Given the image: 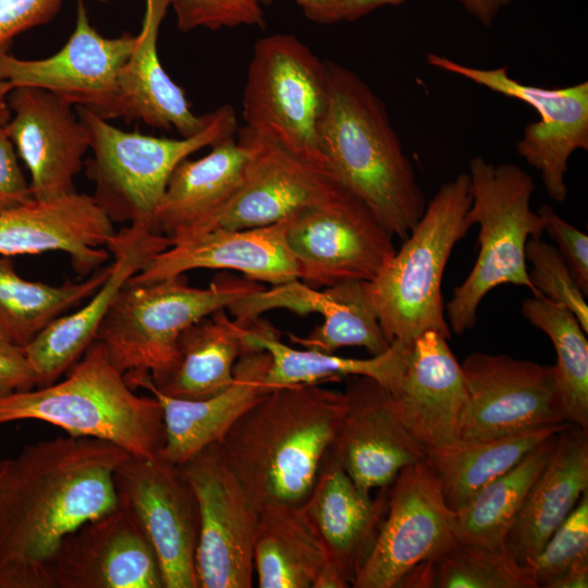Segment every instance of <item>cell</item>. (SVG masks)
<instances>
[{
  "instance_id": "obj_1",
  "label": "cell",
  "mask_w": 588,
  "mask_h": 588,
  "mask_svg": "<svg viewBox=\"0 0 588 588\" xmlns=\"http://www.w3.org/2000/svg\"><path fill=\"white\" fill-rule=\"evenodd\" d=\"M130 457L111 442L65 436L0 460V588H53L62 539L118 505L114 474Z\"/></svg>"
},
{
  "instance_id": "obj_2",
  "label": "cell",
  "mask_w": 588,
  "mask_h": 588,
  "mask_svg": "<svg viewBox=\"0 0 588 588\" xmlns=\"http://www.w3.org/2000/svg\"><path fill=\"white\" fill-rule=\"evenodd\" d=\"M344 392L319 384L270 389L219 442L222 455L259 510L304 504L345 413Z\"/></svg>"
},
{
  "instance_id": "obj_3",
  "label": "cell",
  "mask_w": 588,
  "mask_h": 588,
  "mask_svg": "<svg viewBox=\"0 0 588 588\" xmlns=\"http://www.w3.org/2000/svg\"><path fill=\"white\" fill-rule=\"evenodd\" d=\"M320 142L331 177L393 236L405 240L425 211V195L383 101L358 74L335 62H327Z\"/></svg>"
},
{
  "instance_id": "obj_4",
  "label": "cell",
  "mask_w": 588,
  "mask_h": 588,
  "mask_svg": "<svg viewBox=\"0 0 588 588\" xmlns=\"http://www.w3.org/2000/svg\"><path fill=\"white\" fill-rule=\"evenodd\" d=\"M69 370L62 381L0 399V427L40 420L71 437L111 442L132 457L160 455L166 442L160 403L134 392L99 340Z\"/></svg>"
},
{
  "instance_id": "obj_5",
  "label": "cell",
  "mask_w": 588,
  "mask_h": 588,
  "mask_svg": "<svg viewBox=\"0 0 588 588\" xmlns=\"http://www.w3.org/2000/svg\"><path fill=\"white\" fill-rule=\"evenodd\" d=\"M467 172L442 184L399 250L365 282L366 294L387 340L413 342L434 330L451 338L441 283L454 246L471 226Z\"/></svg>"
},
{
  "instance_id": "obj_6",
  "label": "cell",
  "mask_w": 588,
  "mask_h": 588,
  "mask_svg": "<svg viewBox=\"0 0 588 588\" xmlns=\"http://www.w3.org/2000/svg\"><path fill=\"white\" fill-rule=\"evenodd\" d=\"M467 174L471 196L467 219L479 226V249L471 271L445 306L451 332L458 335L474 328L481 301L500 285L525 286L539 297L529 280L525 250L529 238L544 233L530 206L534 179L519 166L494 164L477 156Z\"/></svg>"
},
{
  "instance_id": "obj_7",
  "label": "cell",
  "mask_w": 588,
  "mask_h": 588,
  "mask_svg": "<svg viewBox=\"0 0 588 588\" xmlns=\"http://www.w3.org/2000/svg\"><path fill=\"white\" fill-rule=\"evenodd\" d=\"M264 290L257 281L220 274L208 287H194L182 275L121 289L102 320L96 340L122 372H148L160 383L176 359L181 333L201 318L229 308Z\"/></svg>"
},
{
  "instance_id": "obj_8",
  "label": "cell",
  "mask_w": 588,
  "mask_h": 588,
  "mask_svg": "<svg viewBox=\"0 0 588 588\" xmlns=\"http://www.w3.org/2000/svg\"><path fill=\"white\" fill-rule=\"evenodd\" d=\"M76 113L93 151L85 162L86 175L95 184L93 197L112 221L155 231L157 209L176 166L237 128L235 111L229 105L212 111L200 132L181 138L124 132L82 107H76Z\"/></svg>"
},
{
  "instance_id": "obj_9",
  "label": "cell",
  "mask_w": 588,
  "mask_h": 588,
  "mask_svg": "<svg viewBox=\"0 0 588 588\" xmlns=\"http://www.w3.org/2000/svg\"><path fill=\"white\" fill-rule=\"evenodd\" d=\"M326 105L327 62L292 34L256 41L242 100L245 128L330 175L320 142Z\"/></svg>"
},
{
  "instance_id": "obj_10",
  "label": "cell",
  "mask_w": 588,
  "mask_h": 588,
  "mask_svg": "<svg viewBox=\"0 0 588 588\" xmlns=\"http://www.w3.org/2000/svg\"><path fill=\"white\" fill-rule=\"evenodd\" d=\"M298 280L313 289L373 280L395 253L393 235L342 187L328 200L285 218Z\"/></svg>"
},
{
  "instance_id": "obj_11",
  "label": "cell",
  "mask_w": 588,
  "mask_h": 588,
  "mask_svg": "<svg viewBox=\"0 0 588 588\" xmlns=\"http://www.w3.org/2000/svg\"><path fill=\"white\" fill-rule=\"evenodd\" d=\"M180 468L199 509L195 556L198 588H250L259 510L228 466L219 443Z\"/></svg>"
},
{
  "instance_id": "obj_12",
  "label": "cell",
  "mask_w": 588,
  "mask_h": 588,
  "mask_svg": "<svg viewBox=\"0 0 588 588\" xmlns=\"http://www.w3.org/2000/svg\"><path fill=\"white\" fill-rule=\"evenodd\" d=\"M426 60L441 71L517 99L538 112L539 120L524 127L516 150L540 173L550 198L564 201L567 198L565 175L569 158L576 150H588V82L547 88L511 77L506 65L480 69L431 52Z\"/></svg>"
},
{
  "instance_id": "obj_13",
  "label": "cell",
  "mask_w": 588,
  "mask_h": 588,
  "mask_svg": "<svg viewBox=\"0 0 588 588\" xmlns=\"http://www.w3.org/2000/svg\"><path fill=\"white\" fill-rule=\"evenodd\" d=\"M456 543L455 511L445 503L436 473L427 461L406 466L389 487L380 532L352 587L395 588L412 567Z\"/></svg>"
},
{
  "instance_id": "obj_14",
  "label": "cell",
  "mask_w": 588,
  "mask_h": 588,
  "mask_svg": "<svg viewBox=\"0 0 588 588\" xmlns=\"http://www.w3.org/2000/svg\"><path fill=\"white\" fill-rule=\"evenodd\" d=\"M114 485L155 550L163 588H198L199 509L180 466L161 456H131L117 469Z\"/></svg>"
},
{
  "instance_id": "obj_15",
  "label": "cell",
  "mask_w": 588,
  "mask_h": 588,
  "mask_svg": "<svg viewBox=\"0 0 588 588\" xmlns=\"http://www.w3.org/2000/svg\"><path fill=\"white\" fill-rule=\"evenodd\" d=\"M461 367L467 405L460 440H487L567 422L558 396L553 366L475 352Z\"/></svg>"
},
{
  "instance_id": "obj_16",
  "label": "cell",
  "mask_w": 588,
  "mask_h": 588,
  "mask_svg": "<svg viewBox=\"0 0 588 588\" xmlns=\"http://www.w3.org/2000/svg\"><path fill=\"white\" fill-rule=\"evenodd\" d=\"M135 42L136 36L128 33L103 37L90 24L84 1L78 0L75 26L65 45L44 59L0 56V79L13 87L47 90L106 120L119 119V73Z\"/></svg>"
},
{
  "instance_id": "obj_17",
  "label": "cell",
  "mask_w": 588,
  "mask_h": 588,
  "mask_svg": "<svg viewBox=\"0 0 588 588\" xmlns=\"http://www.w3.org/2000/svg\"><path fill=\"white\" fill-rule=\"evenodd\" d=\"M50 575L53 588H163L155 550L120 501L62 539Z\"/></svg>"
},
{
  "instance_id": "obj_18",
  "label": "cell",
  "mask_w": 588,
  "mask_h": 588,
  "mask_svg": "<svg viewBox=\"0 0 588 588\" xmlns=\"http://www.w3.org/2000/svg\"><path fill=\"white\" fill-rule=\"evenodd\" d=\"M171 244L168 236L143 224H128L114 233L107 245L112 258L108 275L90 299L79 309L54 319L23 348L34 370L36 388L58 381L81 358L96 340L121 289Z\"/></svg>"
},
{
  "instance_id": "obj_19",
  "label": "cell",
  "mask_w": 588,
  "mask_h": 588,
  "mask_svg": "<svg viewBox=\"0 0 588 588\" xmlns=\"http://www.w3.org/2000/svg\"><path fill=\"white\" fill-rule=\"evenodd\" d=\"M5 131L25 163L33 198L75 193L74 177L89 149L88 133L73 106L35 87H13Z\"/></svg>"
},
{
  "instance_id": "obj_20",
  "label": "cell",
  "mask_w": 588,
  "mask_h": 588,
  "mask_svg": "<svg viewBox=\"0 0 588 588\" xmlns=\"http://www.w3.org/2000/svg\"><path fill=\"white\" fill-rule=\"evenodd\" d=\"M344 395L345 413L331 449L360 489L390 486L401 469L426 461L387 387L369 377L350 376Z\"/></svg>"
},
{
  "instance_id": "obj_21",
  "label": "cell",
  "mask_w": 588,
  "mask_h": 588,
  "mask_svg": "<svg viewBox=\"0 0 588 588\" xmlns=\"http://www.w3.org/2000/svg\"><path fill=\"white\" fill-rule=\"evenodd\" d=\"M390 392L400 420L426 456L460 441L467 390L461 364L443 334L429 330L412 342Z\"/></svg>"
},
{
  "instance_id": "obj_22",
  "label": "cell",
  "mask_w": 588,
  "mask_h": 588,
  "mask_svg": "<svg viewBox=\"0 0 588 588\" xmlns=\"http://www.w3.org/2000/svg\"><path fill=\"white\" fill-rule=\"evenodd\" d=\"M112 222L91 195L33 198L0 212V254L66 253L73 269L86 275L111 258L107 245L115 233Z\"/></svg>"
},
{
  "instance_id": "obj_23",
  "label": "cell",
  "mask_w": 588,
  "mask_h": 588,
  "mask_svg": "<svg viewBox=\"0 0 588 588\" xmlns=\"http://www.w3.org/2000/svg\"><path fill=\"white\" fill-rule=\"evenodd\" d=\"M250 133L255 138V150L244 180L207 231L270 225L303 208L328 200L343 187L272 140Z\"/></svg>"
},
{
  "instance_id": "obj_24",
  "label": "cell",
  "mask_w": 588,
  "mask_h": 588,
  "mask_svg": "<svg viewBox=\"0 0 588 588\" xmlns=\"http://www.w3.org/2000/svg\"><path fill=\"white\" fill-rule=\"evenodd\" d=\"M270 355L266 350L246 351L236 362L234 379L223 391L203 400L168 396L155 388L148 372H127L133 389L149 391L163 411L166 442L159 456L182 465L210 444L219 443L230 428L270 389L266 376Z\"/></svg>"
},
{
  "instance_id": "obj_25",
  "label": "cell",
  "mask_w": 588,
  "mask_h": 588,
  "mask_svg": "<svg viewBox=\"0 0 588 588\" xmlns=\"http://www.w3.org/2000/svg\"><path fill=\"white\" fill-rule=\"evenodd\" d=\"M284 232L285 219L260 228H216L173 243L155 255L130 281L152 283L194 269H229L272 286L290 283L298 280V268Z\"/></svg>"
},
{
  "instance_id": "obj_26",
  "label": "cell",
  "mask_w": 588,
  "mask_h": 588,
  "mask_svg": "<svg viewBox=\"0 0 588 588\" xmlns=\"http://www.w3.org/2000/svg\"><path fill=\"white\" fill-rule=\"evenodd\" d=\"M235 135L213 144L201 158H185L173 170L156 213L157 231L172 244L206 232L241 186L255 138L245 127Z\"/></svg>"
},
{
  "instance_id": "obj_27",
  "label": "cell",
  "mask_w": 588,
  "mask_h": 588,
  "mask_svg": "<svg viewBox=\"0 0 588 588\" xmlns=\"http://www.w3.org/2000/svg\"><path fill=\"white\" fill-rule=\"evenodd\" d=\"M389 487L376 498L360 489L347 475L330 448L314 487L303 504L332 560L351 587L368 560L380 532Z\"/></svg>"
},
{
  "instance_id": "obj_28",
  "label": "cell",
  "mask_w": 588,
  "mask_h": 588,
  "mask_svg": "<svg viewBox=\"0 0 588 588\" xmlns=\"http://www.w3.org/2000/svg\"><path fill=\"white\" fill-rule=\"evenodd\" d=\"M173 0H145L135 46L119 73L121 118L140 120L157 128L175 130L181 137L200 132L211 112L196 115L184 90L163 69L158 54L161 24Z\"/></svg>"
},
{
  "instance_id": "obj_29",
  "label": "cell",
  "mask_w": 588,
  "mask_h": 588,
  "mask_svg": "<svg viewBox=\"0 0 588 588\" xmlns=\"http://www.w3.org/2000/svg\"><path fill=\"white\" fill-rule=\"evenodd\" d=\"M588 491V431L569 425L522 504L505 540L512 558L525 565L543 547Z\"/></svg>"
},
{
  "instance_id": "obj_30",
  "label": "cell",
  "mask_w": 588,
  "mask_h": 588,
  "mask_svg": "<svg viewBox=\"0 0 588 588\" xmlns=\"http://www.w3.org/2000/svg\"><path fill=\"white\" fill-rule=\"evenodd\" d=\"M268 304L271 308L322 315V324L307 336L289 334L292 343L304 348L334 353L341 347L359 346L372 356L391 344L369 303L364 281H347L318 291L296 280L272 287Z\"/></svg>"
},
{
  "instance_id": "obj_31",
  "label": "cell",
  "mask_w": 588,
  "mask_h": 588,
  "mask_svg": "<svg viewBox=\"0 0 588 588\" xmlns=\"http://www.w3.org/2000/svg\"><path fill=\"white\" fill-rule=\"evenodd\" d=\"M249 326L230 319L225 309L191 324L177 340L171 371L152 384L161 393L183 400H203L223 391L234 379L238 358L254 348L247 340Z\"/></svg>"
},
{
  "instance_id": "obj_32",
  "label": "cell",
  "mask_w": 588,
  "mask_h": 588,
  "mask_svg": "<svg viewBox=\"0 0 588 588\" xmlns=\"http://www.w3.org/2000/svg\"><path fill=\"white\" fill-rule=\"evenodd\" d=\"M253 560L260 588H311L329 554L303 504L271 503L259 509Z\"/></svg>"
},
{
  "instance_id": "obj_33",
  "label": "cell",
  "mask_w": 588,
  "mask_h": 588,
  "mask_svg": "<svg viewBox=\"0 0 588 588\" xmlns=\"http://www.w3.org/2000/svg\"><path fill=\"white\" fill-rule=\"evenodd\" d=\"M254 348L266 350L270 366L266 376L269 389L295 384H319L350 376L369 377L390 391L396 385L405 367L412 342L393 341L389 348L369 358H348L284 344L279 332L259 318L250 321L247 336Z\"/></svg>"
},
{
  "instance_id": "obj_34",
  "label": "cell",
  "mask_w": 588,
  "mask_h": 588,
  "mask_svg": "<svg viewBox=\"0 0 588 588\" xmlns=\"http://www.w3.org/2000/svg\"><path fill=\"white\" fill-rule=\"evenodd\" d=\"M569 422L530 428L476 441L460 440L453 446L426 456L436 473L445 503L453 511L464 506L485 485L518 464L550 436Z\"/></svg>"
},
{
  "instance_id": "obj_35",
  "label": "cell",
  "mask_w": 588,
  "mask_h": 588,
  "mask_svg": "<svg viewBox=\"0 0 588 588\" xmlns=\"http://www.w3.org/2000/svg\"><path fill=\"white\" fill-rule=\"evenodd\" d=\"M558 433L547 438L518 464L485 485L455 511V537L458 543L492 550L506 549V536L528 490L549 461Z\"/></svg>"
},
{
  "instance_id": "obj_36",
  "label": "cell",
  "mask_w": 588,
  "mask_h": 588,
  "mask_svg": "<svg viewBox=\"0 0 588 588\" xmlns=\"http://www.w3.org/2000/svg\"><path fill=\"white\" fill-rule=\"evenodd\" d=\"M109 267L81 282L52 285L21 277L14 262L0 258V331L24 348L54 319L89 298L105 281Z\"/></svg>"
},
{
  "instance_id": "obj_37",
  "label": "cell",
  "mask_w": 588,
  "mask_h": 588,
  "mask_svg": "<svg viewBox=\"0 0 588 588\" xmlns=\"http://www.w3.org/2000/svg\"><path fill=\"white\" fill-rule=\"evenodd\" d=\"M520 313L552 341L556 392L566 421L588 431L587 333L569 309L543 297L525 299Z\"/></svg>"
},
{
  "instance_id": "obj_38",
  "label": "cell",
  "mask_w": 588,
  "mask_h": 588,
  "mask_svg": "<svg viewBox=\"0 0 588 588\" xmlns=\"http://www.w3.org/2000/svg\"><path fill=\"white\" fill-rule=\"evenodd\" d=\"M432 588H537L506 549L456 543L430 560Z\"/></svg>"
},
{
  "instance_id": "obj_39",
  "label": "cell",
  "mask_w": 588,
  "mask_h": 588,
  "mask_svg": "<svg viewBox=\"0 0 588 588\" xmlns=\"http://www.w3.org/2000/svg\"><path fill=\"white\" fill-rule=\"evenodd\" d=\"M585 561H588V491L525 566L537 588H549L553 580Z\"/></svg>"
},
{
  "instance_id": "obj_40",
  "label": "cell",
  "mask_w": 588,
  "mask_h": 588,
  "mask_svg": "<svg viewBox=\"0 0 588 588\" xmlns=\"http://www.w3.org/2000/svg\"><path fill=\"white\" fill-rule=\"evenodd\" d=\"M526 261L530 265L528 275L539 297L569 309L581 328L588 332V305L586 295L556 247L539 238L526 244Z\"/></svg>"
},
{
  "instance_id": "obj_41",
  "label": "cell",
  "mask_w": 588,
  "mask_h": 588,
  "mask_svg": "<svg viewBox=\"0 0 588 588\" xmlns=\"http://www.w3.org/2000/svg\"><path fill=\"white\" fill-rule=\"evenodd\" d=\"M176 25L181 32L196 28L265 26V14L257 0H173Z\"/></svg>"
},
{
  "instance_id": "obj_42",
  "label": "cell",
  "mask_w": 588,
  "mask_h": 588,
  "mask_svg": "<svg viewBox=\"0 0 588 588\" xmlns=\"http://www.w3.org/2000/svg\"><path fill=\"white\" fill-rule=\"evenodd\" d=\"M544 232L558 245V252L585 295H588V236L562 219L550 206L538 209Z\"/></svg>"
},
{
  "instance_id": "obj_43",
  "label": "cell",
  "mask_w": 588,
  "mask_h": 588,
  "mask_svg": "<svg viewBox=\"0 0 588 588\" xmlns=\"http://www.w3.org/2000/svg\"><path fill=\"white\" fill-rule=\"evenodd\" d=\"M63 0H0V56L8 53L14 38L50 22Z\"/></svg>"
},
{
  "instance_id": "obj_44",
  "label": "cell",
  "mask_w": 588,
  "mask_h": 588,
  "mask_svg": "<svg viewBox=\"0 0 588 588\" xmlns=\"http://www.w3.org/2000/svg\"><path fill=\"white\" fill-rule=\"evenodd\" d=\"M4 125H0V212L33 199L29 182L20 167Z\"/></svg>"
},
{
  "instance_id": "obj_45",
  "label": "cell",
  "mask_w": 588,
  "mask_h": 588,
  "mask_svg": "<svg viewBox=\"0 0 588 588\" xmlns=\"http://www.w3.org/2000/svg\"><path fill=\"white\" fill-rule=\"evenodd\" d=\"M34 388L36 377L23 348L0 339V399Z\"/></svg>"
},
{
  "instance_id": "obj_46",
  "label": "cell",
  "mask_w": 588,
  "mask_h": 588,
  "mask_svg": "<svg viewBox=\"0 0 588 588\" xmlns=\"http://www.w3.org/2000/svg\"><path fill=\"white\" fill-rule=\"evenodd\" d=\"M260 4H269L273 0H257ZM304 15L318 24H334L342 21L343 0H295Z\"/></svg>"
},
{
  "instance_id": "obj_47",
  "label": "cell",
  "mask_w": 588,
  "mask_h": 588,
  "mask_svg": "<svg viewBox=\"0 0 588 588\" xmlns=\"http://www.w3.org/2000/svg\"><path fill=\"white\" fill-rule=\"evenodd\" d=\"M512 0H461L465 10L480 24L489 27L499 12L510 5Z\"/></svg>"
},
{
  "instance_id": "obj_48",
  "label": "cell",
  "mask_w": 588,
  "mask_h": 588,
  "mask_svg": "<svg viewBox=\"0 0 588 588\" xmlns=\"http://www.w3.org/2000/svg\"><path fill=\"white\" fill-rule=\"evenodd\" d=\"M406 0H343L342 21L354 22L384 5H399ZM461 2V0H452Z\"/></svg>"
},
{
  "instance_id": "obj_49",
  "label": "cell",
  "mask_w": 588,
  "mask_h": 588,
  "mask_svg": "<svg viewBox=\"0 0 588 588\" xmlns=\"http://www.w3.org/2000/svg\"><path fill=\"white\" fill-rule=\"evenodd\" d=\"M588 561L578 563L553 580L549 588H587Z\"/></svg>"
},
{
  "instance_id": "obj_50",
  "label": "cell",
  "mask_w": 588,
  "mask_h": 588,
  "mask_svg": "<svg viewBox=\"0 0 588 588\" xmlns=\"http://www.w3.org/2000/svg\"><path fill=\"white\" fill-rule=\"evenodd\" d=\"M351 584L332 560H328L318 573L311 588H347Z\"/></svg>"
},
{
  "instance_id": "obj_51",
  "label": "cell",
  "mask_w": 588,
  "mask_h": 588,
  "mask_svg": "<svg viewBox=\"0 0 588 588\" xmlns=\"http://www.w3.org/2000/svg\"><path fill=\"white\" fill-rule=\"evenodd\" d=\"M13 86L0 79V125H4L11 115L8 97Z\"/></svg>"
},
{
  "instance_id": "obj_52",
  "label": "cell",
  "mask_w": 588,
  "mask_h": 588,
  "mask_svg": "<svg viewBox=\"0 0 588 588\" xmlns=\"http://www.w3.org/2000/svg\"><path fill=\"white\" fill-rule=\"evenodd\" d=\"M0 339H1V340H5V338L3 336V334L1 333V331H0Z\"/></svg>"
}]
</instances>
